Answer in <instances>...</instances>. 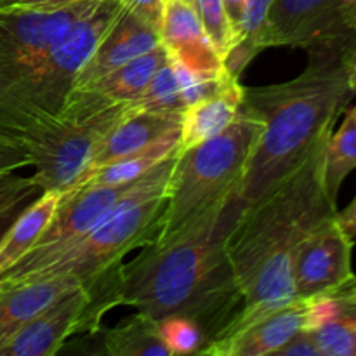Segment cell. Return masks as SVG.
Listing matches in <instances>:
<instances>
[{
	"mask_svg": "<svg viewBox=\"0 0 356 356\" xmlns=\"http://www.w3.org/2000/svg\"><path fill=\"white\" fill-rule=\"evenodd\" d=\"M92 291L80 287L52 302L49 308L0 341V356H52L75 334L90 332L89 306Z\"/></svg>",
	"mask_w": 356,
	"mask_h": 356,
	"instance_id": "obj_11",
	"label": "cell"
},
{
	"mask_svg": "<svg viewBox=\"0 0 356 356\" xmlns=\"http://www.w3.org/2000/svg\"><path fill=\"white\" fill-rule=\"evenodd\" d=\"M179 148L143 174L103 222L72 242L33 249L0 280L16 282L52 275H75L83 282L122 263L131 250L153 243L167 204V186Z\"/></svg>",
	"mask_w": 356,
	"mask_h": 356,
	"instance_id": "obj_4",
	"label": "cell"
},
{
	"mask_svg": "<svg viewBox=\"0 0 356 356\" xmlns=\"http://www.w3.org/2000/svg\"><path fill=\"white\" fill-rule=\"evenodd\" d=\"M156 30L170 58L184 68L198 73H218L225 68V61L205 33L193 3L163 0Z\"/></svg>",
	"mask_w": 356,
	"mask_h": 356,
	"instance_id": "obj_14",
	"label": "cell"
},
{
	"mask_svg": "<svg viewBox=\"0 0 356 356\" xmlns=\"http://www.w3.org/2000/svg\"><path fill=\"white\" fill-rule=\"evenodd\" d=\"M348 75H350V83L356 92V51L348 54Z\"/></svg>",
	"mask_w": 356,
	"mask_h": 356,
	"instance_id": "obj_37",
	"label": "cell"
},
{
	"mask_svg": "<svg viewBox=\"0 0 356 356\" xmlns=\"http://www.w3.org/2000/svg\"><path fill=\"white\" fill-rule=\"evenodd\" d=\"M179 136L172 134L167 138L160 139V141L153 143V145L146 146V148L138 149V152L125 155L122 159L113 160L108 165L101 167L94 174H90L83 183H103V184H122L131 183V181L138 179L143 174L148 172L149 169L162 162L165 156H169L174 149L179 148ZM80 183V184H83ZM79 186V184H76Z\"/></svg>",
	"mask_w": 356,
	"mask_h": 356,
	"instance_id": "obj_22",
	"label": "cell"
},
{
	"mask_svg": "<svg viewBox=\"0 0 356 356\" xmlns=\"http://www.w3.org/2000/svg\"><path fill=\"white\" fill-rule=\"evenodd\" d=\"M348 45L308 51V66L296 79L264 87H243L240 111L263 124L247 162L238 197L243 209L259 200L334 131L356 96L348 75Z\"/></svg>",
	"mask_w": 356,
	"mask_h": 356,
	"instance_id": "obj_3",
	"label": "cell"
},
{
	"mask_svg": "<svg viewBox=\"0 0 356 356\" xmlns=\"http://www.w3.org/2000/svg\"><path fill=\"white\" fill-rule=\"evenodd\" d=\"M356 169V108L346 111L339 131L332 132L325 152V186L337 200L341 186L351 170Z\"/></svg>",
	"mask_w": 356,
	"mask_h": 356,
	"instance_id": "obj_24",
	"label": "cell"
},
{
	"mask_svg": "<svg viewBox=\"0 0 356 356\" xmlns=\"http://www.w3.org/2000/svg\"><path fill=\"white\" fill-rule=\"evenodd\" d=\"M332 298H336L341 305L348 306V308L355 309L356 312V282H353L351 285H348L346 289L339 291L337 294H334Z\"/></svg>",
	"mask_w": 356,
	"mask_h": 356,
	"instance_id": "obj_35",
	"label": "cell"
},
{
	"mask_svg": "<svg viewBox=\"0 0 356 356\" xmlns=\"http://www.w3.org/2000/svg\"><path fill=\"white\" fill-rule=\"evenodd\" d=\"M353 243L337 214L305 236L294 256L296 298L334 296L356 282L351 266Z\"/></svg>",
	"mask_w": 356,
	"mask_h": 356,
	"instance_id": "obj_10",
	"label": "cell"
},
{
	"mask_svg": "<svg viewBox=\"0 0 356 356\" xmlns=\"http://www.w3.org/2000/svg\"><path fill=\"white\" fill-rule=\"evenodd\" d=\"M61 197L63 191H42L40 197L14 219L0 238V275L33 249L51 222Z\"/></svg>",
	"mask_w": 356,
	"mask_h": 356,
	"instance_id": "obj_19",
	"label": "cell"
},
{
	"mask_svg": "<svg viewBox=\"0 0 356 356\" xmlns=\"http://www.w3.org/2000/svg\"><path fill=\"white\" fill-rule=\"evenodd\" d=\"M42 191L33 176H17L16 170L0 172V238L14 219L40 197Z\"/></svg>",
	"mask_w": 356,
	"mask_h": 356,
	"instance_id": "obj_26",
	"label": "cell"
},
{
	"mask_svg": "<svg viewBox=\"0 0 356 356\" xmlns=\"http://www.w3.org/2000/svg\"><path fill=\"white\" fill-rule=\"evenodd\" d=\"M242 97L243 86H240V79L229 76L218 94L188 106L181 124L179 149L193 148L225 131L238 115Z\"/></svg>",
	"mask_w": 356,
	"mask_h": 356,
	"instance_id": "obj_18",
	"label": "cell"
},
{
	"mask_svg": "<svg viewBox=\"0 0 356 356\" xmlns=\"http://www.w3.org/2000/svg\"><path fill=\"white\" fill-rule=\"evenodd\" d=\"M355 0H273L261 49L348 45V13ZM350 47V45H348Z\"/></svg>",
	"mask_w": 356,
	"mask_h": 356,
	"instance_id": "obj_9",
	"label": "cell"
},
{
	"mask_svg": "<svg viewBox=\"0 0 356 356\" xmlns=\"http://www.w3.org/2000/svg\"><path fill=\"white\" fill-rule=\"evenodd\" d=\"M162 45L155 24L148 23L132 10L122 7L113 23L104 31L89 61L80 70L73 89L96 82L106 73L125 65L138 56Z\"/></svg>",
	"mask_w": 356,
	"mask_h": 356,
	"instance_id": "obj_15",
	"label": "cell"
},
{
	"mask_svg": "<svg viewBox=\"0 0 356 356\" xmlns=\"http://www.w3.org/2000/svg\"><path fill=\"white\" fill-rule=\"evenodd\" d=\"M308 332L322 356H356V312L339 301L336 313Z\"/></svg>",
	"mask_w": 356,
	"mask_h": 356,
	"instance_id": "obj_25",
	"label": "cell"
},
{
	"mask_svg": "<svg viewBox=\"0 0 356 356\" xmlns=\"http://www.w3.org/2000/svg\"><path fill=\"white\" fill-rule=\"evenodd\" d=\"M82 284L75 275L0 280V341Z\"/></svg>",
	"mask_w": 356,
	"mask_h": 356,
	"instance_id": "obj_17",
	"label": "cell"
},
{
	"mask_svg": "<svg viewBox=\"0 0 356 356\" xmlns=\"http://www.w3.org/2000/svg\"><path fill=\"white\" fill-rule=\"evenodd\" d=\"M167 59H169V52L163 45H159L153 51L131 59L125 65L115 68L113 72L101 76L96 82L80 87V89L94 90L101 97L115 101V103H134L141 97L156 70Z\"/></svg>",
	"mask_w": 356,
	"mask_h": 356,
	"instance_id": "obj_20",
	"label": "cell"
},
{
	"mask_svg": "<svg viewBox=\"0 0 356 356\" xmlns=\"http://www.w3.org/2000/svg\"><path fill=\"white\" fill-rule=\"evenodd\" d=\"M122 10L118 0H99L80 17L51 54L30 72L0 82V134L31 146L54 127L80 70Z\"/></svg>",
	"mask_w": 356,
	"mask_h": 356,
	"instance_id": "obj_6",
	"label": "cell"
},
{
	"mask_svg": "<svg viewBox=\"0 0 356 356\" xmlns=\"http://www.w3.org/2000/svg\"><path fill=\"white\" fill-rule=\"evenodd\" d=\"M261 131L257 118L238 110L225 131L193 148L179 149L153 243L167 245L183 238L238 193Z\"/></svg>",
	"mask_w": 356,
	"mask_h": 356,
	"instance_id": "obj_5",
	"label": "cell"
},
{
	"mask_svg": "<svg viewBox=\"0 0 356 356\" xmlns=\"http://www.w3.org/2000/svg\"><path fill=\"white\" fill-rule=\"evenodd\" d=\"M275 355L282 356H322L320 355L318 348L313 343L312 336H309L308 330H302V332L296 334L287 344L280 348Z\"/></svg>",
	"mask_w": 356,
	"mask_h": 356,
	"instance_id": "obj_31",
	"label": "cell"
},
{
	"mask_svg": "<svg viewBox=\"0 0 356 356\" xmlns=\"http://www.w3.org/2000/svg\"><path fill=\"white\" fill-rule=\"evenodd\" d=\"M19 2H23V0H0V10L2 9H9V7H14L17 6Z\"/></svg>",
	"mask_w": 356,
	"mask_h": 356,
	"instance_id": "obj_38",
	"label": "cell"
},
{
	"mask_svg": "<svg viewBox=\"0 0 356 356\" xmlns=\"http://www.w3.org/2000/svg\"><path fill=\"white\" fill-rule=\"evenodd\" d=\"M30 165H33V153L30 146L6 134H0V172H9Z\"/></svg>",
	"mask_w": 356,
	"mask_h": 356,
	"instance_id": "obj_30",
	"label": "cell"
},
{
	"mask_svg": "<svg viewBox=\"0 0 356 356\" xmlns=\"http://www.w3.org/2000/svg\"><path fill=\"white\" fill-rule=\"evenodd\" d=\"M186 2L188 3H193V6H195V0H186Z\"/></svg>",
	"mask_w": 356,
	"mask_h": 356,
	"instance_id": "obj_39",
	"label": "cell"
},
{
	"mask_svg": "<svg viewBox=\"0 0 356 356\" xmlns=\"http://www.w3.org/2000/svg\"><path fill=\"white\" fill-rule=\"evenodd\" d=\"M138 179L122 184H103L89 181V183L66 190L56 207L51 222L33 249L61 245L96 228L108 218L118 200L131 188H134Z\"/></svg>",
	"mask_w": 356,
	"mask_h": 356,
	"instance_id": "obj_12",
	"label": "cell"
},
{
	"mask_svg": "<svg viewBox=\"0 0 356 356\" xmlns=\"http://www.w3.org/2000/svg\"><path fill=\"white\" fill-rule=\"evenodd\" d=\"M134 106L143 110H156V111H174V113H184L186 104L181 96L179 80H177L176 66L172 59H167L162 66L155 72L153 79L146 86L145 92L141 94L138 101H134Z\"/></svg>",
	"mask_w": 356,
	"mask_h": 356,
	"instance_id": "obj_27",
	"label": "cell"
},
{
	"mask_svg": "<svg viewBox=\"0 0 356 356\" xmlns=\"http://www.w3.org/2000/svg\"><path fill=\"white\" fill-rule=\"evenodd\" d=\"M348 45L356 51V0L351 3L350 13H348Z\"/></svg>",
	"mask_w": 356,
	"mask_h": 356,
	"instance_id": "obj_36",
	"label": "cell"
},
{
	"mask_svg": "<svg viewBox=\"0 0 356 356\" xmlns=\"http://www.w3.org/2000/svg\"><path fill=\"white\" fill-rule=\"evenodd\" d=\"M129 104L104 99L90 89H73L58 124L31 146L33 177L42 190L65 193L75 186Z\"/></svg>",
	"mask_w": 356,
	"mask_h": 356,
	"instance_id": "obj_7",
	"label": "cell"
},
{
	"mask_svg": "<svg viewBox=\"0 0 356 356\" xmlns=\"http://www.w3.org/2000/svg\"><path fill=\"white\" fill-rule=\"evenodd\" d=\"M118 2L122 3V7L136 13L148 23L159 26L163 0H118Z\"/></svg>",
	"mask_w": 356,
	"mask_h": 356,
	"instance_id": "obj_32",
	"label": "cell"
},
{
	"mask_svg": "<svg viewBox=\"0 0 356 356\" xmlns=\"http://www.w3.org/2000/svg\"><path fill=\"white\" fill-rule=\"evenodd\" d=\"M337 221L341 222L344 229H346L348 235L355 240L356 236V198L350 207L344 209L343 212L337 211Z\"/></svg>",
	"mask_w": 356,
	"mask_h": 356,
	"instance_id": "obj_34",
	"label": "cell"
},
{
	"mask_svg": "<svg viewBox=\"0 0 356 356\" xmlns=\"http://www.w3.org/2000/svg\"><path fill=\"white\" fill-rule=\"evenodd\" d=\"M103 350L110 356H170L160 337L159 322L141 312L106 330Z\"/></svg>",
	"mask_w": 356,
	"mask_h": 356,
	"instance_id": "obj_21",
	"label": "cell"
},
{
	"mask_svg": "<svg viewBox=\"0 0 356 356\" xmlns=\"http://www.w3.org/2000/svg\"><path fill=\"white\" fill-rule=\"evenodd\" d=\"M159 330L170 356L198 355L205 344L200 327L184 316H165L159 320Z\"/></svg>",
	"mask_w": 356,
	"mask_h": 356,
	"instance_id": "obj_29",
	"label": "cell"
},
{
	"mask_svg": "<svg viewBox=\"0 0 356 356\" xmlns=\"http://www.w3.org/2000/svg\"><path fill=\"white\" fill-rule=\"evenodd\" d=\"M332 132L284 179L243 209L233 225L226 254L242 292V308L202 350L243 332L298 299L296 250L305 236L337 214V200L325 186V152Z\"/></svg>",
	"mask_w": 356,
	"mask_h": 356,
	"instance_id": "obj_1",
	"label": "cell"
},
{
	"mask_svg": "<svg viewBox=\"0 0 356 356\" xmlns=\"http://www.w3.org/2000/svg\"><path fill=\"white\" fill-rule=\"evenodd\" d=\"M83 2V0H23L14 7H24V9H61V7L72 6V3Z\"/></svg>",
	"mask_w": 356,
	"mask_h": 356,
	"instance_id": "obj_33",
	"label": "cell"
},
{
	"mask_svg": "<svg viewBox=\"0 0 356 356\" xmlns=\"http://www.w3.org/2000/svg\"><path fill=\"white\" fill-rule=\"evenodd\" d=\"M195 9L205 33L225 61L235 45V26L228 16L225 0H195Z\"/></svg>",
	"mask_w": 356,
	"mask_h": 356,
	"instance_id": "obj_28",
	"label": "cell"
},
{
	"mask_svg": "<svg viewBox=\"0 0 356 356\" xmlns=\"http://www.w3.org/2000/svg\"><path fill=\"white\" fill-rule=\"evenodd\" d=\"M243 205L233 195L211 218L167 245L149 243L131 263L120 264L115 305L162 320L184 316L211 343L242 308V292L226 254V240ZM204 344V346H205Z\"/></svg>",
	"mask_w": 356,
	"mask_h": 356,
	"instance_id": "obj_2",
	"label": "cell"
},
{
	"mask_svg": "<svg viewBox=\"0 0 356 356\" xmlns=\"http://www.w3.org/2000/svg\"><path fill=\"white\" fill-rule=\"evenodd\" d=\"M181 124H183V113L143 110L131 103L124 115L118 118L117 124L99 143L90 159L89 167L76 181V184L83 183L90 174L108 165L113 160L131 155V153L146 148L167 136L181 134Z\"/></svg>",
	"mask_w": 356,
	"mask_h": 356,
	"instance_id": "obj_13",
	"label": "cell"
},
{
	"mask_svg": "<svg viewBox=\"0 0 356 356\" xmlns=\"http://www.w3.org/2000/svg\"><path fill=\"white\" fill-rule=\"evenodd\" d=\"M97 2L83 0L51 10L24 7L0 10V82L17 79L40 65Z\"/></svg>",
	"mask_w": 356,
	"mask_h": 356,
	"instance_id": "obj_8",
	"label": "cell"
},
{
	"mask_svg": "<svg viewBox=\"0 0 356 356\" xmlns=\"http://www.w3.org/2000/svg\"><path fill=\"white\" fill-rule=\"evenodd\" d=\"M273 0H247L235 30V45L225 59V68L240 79L243 70L259 54L261 33L266 24L268 13Z\"/></svg>",
	"mask_w": 356,
	"mask_h": 356,
	"instance_id": "obj_23",
	"label": "cell"
},
{
	"mask_svg": "<svg viewBox=\"0 0 356 356\" xmlns=\"http://www.w3.org/2000/svg\"><path fill=\"white\" fill-rule=\"evenodd\" d=\"M313 299H296L291 305L277 309L252 323L249 329L222 343L209 346L200 355L211 356H266L275 355L296 334L308 330L309 309Z\"/></svg>",
	"mask_w": 356,
	"mask_h": 356,
	"instance_id": "obj_16",
	"label": "cell"
}]
</instances>
